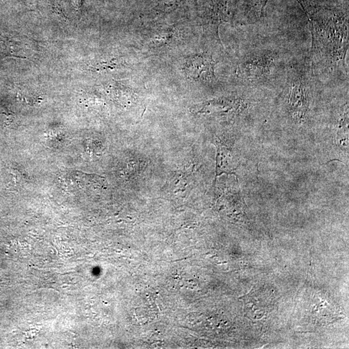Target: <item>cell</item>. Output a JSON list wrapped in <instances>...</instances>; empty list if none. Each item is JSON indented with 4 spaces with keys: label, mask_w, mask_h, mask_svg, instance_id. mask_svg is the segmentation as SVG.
Instances as JSON below:
<instances>
[{
    "label": "cell",
    "mask_w": 349,
    "mask_h": 349,
    "mask_svg": "<svg viewBox=\"0 0 349 349\" xmlns=\"http://www.w3.org/2000/svg\"><path fill=\"white\" fill-rule=\"evenodd\" d=\"M312 36L310 64L323 85H348V9L330 8L311 0H299Z\"/></svg>",
    "instance_id": "6da1fadb"
},
{
    "label": "cell",
    "mask_w": 349,
    "mask_h": 349,
    "mask_svg": "<svg viewBox=\"0 0 349 349\" xmlns=\"http://www.w3.org/2000/svg\"><path fill=\"white\" fill-rule=\"evenodd\" d=\"M217 148L216 178L223 173L227 175H236L238 169V162L234 155L232 149L229 147L221 141L216 139L215 143Z\"/></svg>",
    "instance_id": "5b68a950"
},
{
    "label": "cell",
    "mask_w": 349,
    "mask_h": 349,
    "mask_svg": "<svg viewBox=\"0 0 349 349\" xmlns=\"http://www.w3.org/2000/svg\"><path fill=\"white\" fill-rule=\"evenodd\" d=\"M73 5L75 9L79 10L82 5V0H73Z\"/></svg>",
    "instance_id": "ba28073f"
},
{
    "label": "cell",
    "mask_w": 349,
    "mask_h": 349,
    "mask_svg": "<svg viewBox=\"0 0 349 349\" xmlns=\"http://www.w3.org/2000/svg\"><path fill=\"white\" fill-rule=\"evenodd\" d=\"M217 63L212 54L203 52L188 58L184 69L189 79L212 84L217 81L215 73Z\"/></svg>",
    "instance_id": "3957f363"
},
{
    "label": "cell",
    "mask_w": 349,
    "mask_h": 349,
    "mask_svg": "<svg viewBox=\"0 0 349 349\" xmlns=\"http://www.w3.org/2000/svg\"><path fill=\"white\" fill-rule=\"evenodd\" d=\"M237 4L238 0H211L206 17L211 26L210 29L216 37L221 24L234 23Z\"/></svg>",
    "instance_id": "277c9868"
},
{
    "label": "cell",
    "mask_w": 349,
    "mask_h": 349,
    "mask_svg": "<svg viewBox=\"0 0 349 349\" xmlns=\"http://www.w3.org/2000/svg\"><path fill=\"white\" fill-rule=\"evenodd\" d=\"M269 0H246L245 16L247 24H254L265 15L266 6Z\"/></svg>",
    "instance_id": "8992f818"
},
{
    "label": "cell",
    "mask_w": 349,
    "mask_h": 349,
    "mask_svg": "<svg viewBox=\"0 0 349 349\" xmlns=\"http://www.w3.org/2000/svg\"><path fill=\"white\" fill-rule=\"evenodd\" d=\"M184 0H158V6L163 11L171 9H174L175 7L179 6Z\"/></svg>",
    "instance_id": "52a82bcc"
},
{
    "label": "cell",
    "mask_w": 349,
    "mask_h": 349,
    "mask_svg": "<svg viewBox=\"0 0 349 349\" xmlns=\"http://www.w3.org/2000/svg\"><path fill=\"white\" fill-rule=\"evenodd\" d=\"M247 41L237 57L234 77L241 86L264 91L279 89L296 55L280 41L259 38Z\"/></svg>",
    "instance_id": "7a4b0ae2"
}]
</instances>
